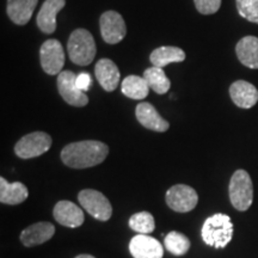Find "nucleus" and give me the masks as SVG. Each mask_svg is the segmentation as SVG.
Returning <instances> with one entry per match:
<instances>
[{"instance_id":"nucleus-8","label":"nucleus","mask_w":258,"mask_h":258,"mask_svg":"<svg viewBox=\"0 0 258 258\" xmlns=\"http://www.w3.org/2000/svg\"><path fill=\"white\" fill-rule=\"evenodd\" d=\"M199 195L195 189L185 184H176L166 191V203L172 211L188 213L196 207Z\"/></svg>"},{"instance_id":"nucleus-12","label":"nucleus","mask_w":258,"mask_h":258,"mask_svg":"<svg viewBox=\"0 0 258 258\" xmlns=\"http://www.w3.org/2000/svg\"><path fill=\"white\" fill-rule=\"evenodd\" d=\"M53 214L60 225L70 228L79 227L85 220L82 208H79L76 203L67 201V200H62V201L56 203Z\"/></svg>"},{"instance_id":"nucleus-25","label":"nucleus","mask_w":258,"mask_h":258,"mask_svg":"<svg viewBox=\"0 0 258 258\" xmlns=\"http://www.w3.org/2000/svg\"><path fill=\"white\" fill-rule=\"evenodd\" d=\"M129 227L138 232L139 234H150L154 231L156 222H154V218L151 213L140 212L132 215L129 219Z\"/></svg>"},{"instance_id":"nucleus-23","label":"nucleus","mask_w":258,"mask_h":258,"mask_svg":"<svg viewBox=\"0 0 258 258\" xmlns=\"http://www.w3.org/2000/svg\"><path fill=\"white\" fill-rule=\"evenodd\" d=\"M144 78L150 89H152L158 95H165L170 90L171 82L161 67L152 66L144 72Z\"/></svg>"},{"instance_id":"nucleus-26","label":"nucleus","mask_w":258,"mask_h":258,"mask_svg":"<svg viewBox=\"0 0 258 258\" xmlns=\"http://www.w3.org/2000/svg\"><path fill=\"white\" fill-rule=\"evenodd\" d=\"M238 14L241 17L258 24V0H235Z\"/></svg>"},{"instance_id":"nucleus-24","label":"nucleus","mask_w":258,"mask_h":258,"mask_svg":"<svg viewBox=\"0 0 258 258\" xmlns=\"http://www.w3.org/2000/svg\"><path fill=\"white\" fill-rule=\"evenodd\" d=\"M164 245H165V249L175 256H183L190 249V240L185 234L172 231L165 237Z\"/></svg>"},{"instance_id":"nucleus-16","label":"nucleus","mask_w":258,"mask_h":258,"mask_svg":"<svg viewBox=\"0 0 258 258\" xmlns=\"http://www.w3.org/2000/svg\"><path fill=\"white\" fill-rule=\"evenodd\" d=\"M95 74L98 83L105 91L111 92L117 89L120 84L121 74L114 61L110 59H101L96 63Z\"/></svg>"},{"instance_id":"nucleus-10","label":"nucleus","mask_w":258,"mask_h":258,"mask_svg":"<svg viewBox=\"0 0 258 258\" xmlns=\"http://www.w3.org/2000/svg\"><path fill=\"white\" fill-rule=\"evenodd\" d=\"M101 35L106 43L116 44L125 37L127 27L124 19L116 11H106L99 18Z\"/></svg>"},{"instance_id":"nucleus-15","label":"nucleus","mask_w":258,"mask_h":258,"mask_svg":"<svg viewBox=\"0 0 258 258\" xmlns=\"http://www.w3.org/2000/svg\"><path fill=\"white\" fill-rule=\"evenodd\" d=\"M231 99L241 109H250L258 102V90L245 80H237L230 86Z\"/></svg>"},{"instance_id":"nucleus-4","label":"nucleus","mask_w":258,"mask_h":258,"mask_svg":"<svg viewBox=\"0 0 258 258\" xmlns=\"http://www.w3.org/2000/svg\"><path fill=\"white\" fill-rule=\"evenodd\" d=\"M228 192L232 206L237 211L245 212L251 207L253 201V185L246 171L237 170L232 175Z\"/></svg>"},{"instance_id":"nucleus-13","label":"nucleus","mask_w":258,"mask_h":258,"mask_svg":"<svg viewBox=\"0 0 258 258\" xmlns=\"http://www.w3.org/2000/svg\"><path fill=\"white\" fill-rule=\"evenodd\" d=\"M66 0H46L38 12L36 23L44 34H53L56 30V15L64 8Z\"/></svg>"},{"instance_id":"nucleus-6","label":"nucleus","mask_w":258,"mask_h":258,"mask_svg":"<svg viewBox=\"0 0 258 258\" xmlns=\"http://www.w3.org/2000/svg\"><path fill=\"white\" fill-rule=\"evenodd\" d=\"M82 207L97 220L106 221L111 218L112 207L110 201L101 191L93 189H84L78 195Z\"/></svg>"},{"instance_id":"nucleus-7","label":"nucleus","mask_w":258,"mask_h":258,"mask_svg":"<svg viewBox=\"0 0 258 258\" xmlns=\"http://www.w3.org/2000/svg\"><path fill=\"white\" fill-rule=\"evenodd\" d=\"M40 60L42 70L49 76H59L64 64V53L60 41L47 40L40 49Z\"/></svg>"},{"instance_id":"nucleus-19","label":"nucleus","mask_w":258,"mask_h":258,"mask_svg":"<svg viewBox=\"0 0 258 258\" xmlns=\"http://www.w3.org/2000/svg\"><path fill=\"white\" fill-rule=\"evenodd\" d=\"M28 188L23 183H9L4 177H0V202L4 205L16 206L28 199Z\"/></svg>"},{"instance_id":"nucleus-9","label":"nucleus","mask_w":258,"mask_h":258,"mask_svg":"<svg viewBox=\"0 0 258 258\" xmlns=\"http://www.w3.org/2000/svg\"><path fill=\"white\" fill-rule=\"evenodd\" d=\"M77 76L71 71H62L57 76V90L64 102L69 103L70 105L85 106L89 103V97L86 93L78 89L76 84Z\"/></svg>"},{"instance_id":"nucleus-14","label":"nucleus","mask_w":258,"mask_h":258,"mask_svg":"<svg viewBox=\"0 0 258 258\" xmlns=\"http://www.w3.org/2000/svg\"><path fill=\"white\" fill-rule=\"evenodd\" d=\"M138 121L144 125L145 128L153 132H166L170 128V123L159 115L156 108L150 103H140L135 109Z\"/></svg>"},{"instance_id":"nucleus-17","label":"nucleus","mask_w":258,"mask_h":258,"mask_svg":"<svg viewBox=\"0 0 258 258\" xmlns=\"http://www.w3.org/2000/svg\"><path fill=\"white\" fill-rule=\"evenodd\" d=\"M55 233V227L50 222H37L23 230L21 233V241L24 246L32 247L43 244L51 239Z\"/></svg>"},{"instance_id":"nucleus-18","label":"nucleus","mask_w":258,"mask_h":258,"mask_svg":"<svg viewBox=\"0 0 258 258\" xmlns=\"http://www.w3.org/2000/svg\"><path fill=\"white\" fill-rule=\"evenodd\" d=\"M238 59L244 66L258 70V37L245 36L235 46Z\"/></svg>"},{"instance_id":"nucleus-11","label":"nucleus","mask_w":258,"mask_h":258,"mask_svg":"<svg viewBox=\"0 0 258 258\" xmlns=\"http://www.w3.org/2000/svg\"><path fill=\"white\" fill-rule=\"evenodd\" d=\"M129 251L134 258H163L164 256L161 244L148 234H138L132 238Z\"/></svg>"},{"instance_id":"nucleus-5","label":"nucleus","mask_w":258,"mask_h":258,"mask_svg":"<svg viewBox=\"0 0 258 258\" xmlns=\"http://www.w3.org/2000/svg\"><path fill=\"white\" fill-rule=\"evenodd\" d=\"M51 138L44 132H34L27 134L16 144L15 153L22 159L40 157L49 151L51 147Z\"/></svg>"},{"instance_id":"nucleus-21","label":"nucleus","mask_w":258,"mask_h":258,"mask_svg":"<svg viewBox=\"0 0 258 258\" xmlns=\"http://www.w3.org/2000/svg\"><path fill=\"white\" fill-rule=\"evenodd\" d=\"M185 60L184 50L178 47L163 46L154 49L150 55V61L153 66L165 67L173 62H182Z\"/></svg>"},{"instance_id":"nucleus-28","label":"nucleus","mask_w":258,"mask_h":258,"mask_svg":"<svg viewBox=\"0 0 258 258\" xmlns=\"http://www.w3.org/2000/svg\"><path fill=\"white\" fill-rule=\"evenodd\" d=\"M76 84L77 86H78V89H80L84 92H86L90 89V86L92 85V79L88 73H80L77 76Z\"/></svg>"},{"instance_id":"nucleus-1","label":"nucleus","mask_w":258,"mask_h":258,"mask_svg":"<svg viewBox=\"0 0 258 258\" xmlns=\"http://www.w3.org/2000/svg\"><path fill=\"white\" fill-rule=\"evenodd\" d=\"M109 154V147L96 140L69 144L61 151V159L72 169H88L103 163Z\"/></svg>"},{"instance_id":"nucleus-2","label":"nucleus","mask_w":258,"mask_h":258,"mask_svg":"<svg viewBox=\"0 0 258 258\" xmlns=\"http://www.w3.org/2000/svg\"><path fill=\"white\" fill-rule=\"evenodd\" d=\"M202 239L209 246L224 249L233 237V224L227 214L217 213L209 217L202 226Z\"/></svg>"},{"instance_id":"nucleus-20","label":"nucleus","mask_w":258,"mask_h":258,"mask_svg":"<svg viewBox=\"0 0 258 258\" xmlns=\"http://www.w3.org/2000/svg\"><path fill=\"white\" fill-rule=\"evenodd\" d=\"M38 0H8V15L17 25H25L30 21Z\"/></svg>"},{"instance_id":"nucleus-22","label":"nucleus","mask_w":258,"mask_h":258,"mask_svg":"<svg viewBox=\"0 0 258 258\" xmlns=\"http://www.w3.org/2000/svg\"><path fill=\"white\" fill-rule=\"evenodd\" d=\"M122 93L125 97L132 99H140L146 98L150 91V86L144 77L139 76H128L127 78L123 79L121 84Z\"/></svg>"},{"instance_id":"nucleus-3","label":"nucleus","mask_w":258,"mask_h":258,"mask_svg":"<svg viewBox=\"0 0 258 258\" xmlns=\"http://www.w3.org/2000/svg\"><path fill=\"white\" fill-rule=\"evenodd\" d=\"M70 59L78 66H88L93 61L97 53L95 40L86 29H77L69 38L67 43Z\"/></svg>"},{"instance_id":"nucleus-29","label":"nucleus","mask_w":258,"mask_h":258,"mask_svg":"<svg viewBox=\"0 0 258 258\" xmlns=\"http://www.w3.org/2000/svg\"><path fill=\"white\" fill-rule=\"evenodd\" d=\"M76 258H95L91 254H79V256H77Z\"/></svg>"},{"instance_id":"nucleus-27","label":"nucleus","mask_w":258,"mask_h":258,"mask_svg":"<svg viewBox=\"0 0 258 258\" xmlns=\"http://www.w3.org/2000/svg\"><path fill=\"white\" fill-rule=\"evenodd\" d=\"M195 8L202 15L217 14L221 6V0H194Z\"/></svg>"}]
</instances>
